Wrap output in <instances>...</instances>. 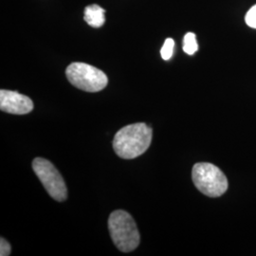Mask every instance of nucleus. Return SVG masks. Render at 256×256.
I'll list each match as a JSON object with an SVG mask.
<instances>
[{"label":"nucleus","instance_id":"1","mask_svg":"<svg viewBox=\"0 0 256 256\" xmlns=\"http://www.w3.org/2000/svg\"><path fill=\"white\" fill-rule=\"evenodd\" d=\"M152 134V129L144 122L126 126L120 129L114 137V151L122 158H135L149 148Z\"/></svg>","mask_w":256,"mask_h":256},{"label":"nucleus","instance_id":"2","mask_svg":"<svg viewBox=\"0 0 256 256\" xmlns=\"http://www.w3.org/2000/svg\"><path fill=\"white\" fill-rule=\"evenodd\" d=\"M108 229L112 241L120 252H130L138 246L140 238L137 225L126 212H113L108 220Z\"/></svg>","mask_w":256,"mask_h":256},{"label":"nucleus","instance_id":"3","mask_svg":"<svg viewBox=\"0 0 256 256\" xmlns=\"http://www.w3.org/2000/svg\"><path fill=\"white\" fill-rule=\"evenodd\" d=\"M192 182L207 196L218 198L228 190V180L224 173L216 165L200 162L194 165Z\"/></svg>","mask_w":256,"mask_h":256},{"label":"nucleus","instance_id":"4","mask_svg":"<svg viewBox=\"0 0 256 256\" xmlns=\"http://www.w3.org/2000/svg\"><path fill=\"white\" fill-rule=\"evenodd\" d=\"M66 75L72 86L84 92H101L108 82V76L101 70L86 63L75 62L70 64Z\"/></svg>","mask_w":256,"mask_h":256},{"label":"nucleus","instance_id":"5","mask_svg":"<svg viewBox=\"0 0 256 256\" xmlns=\"http://www.w3.org/2000/svg\"><path fill=\"white\" fill-rule=\"evenodd\" d=\"M32 169L54 200L57 202L66 200L68 190L66 183L54 165L45 158H36L32 162Z\"/></svg>","mask_w":256,"mask_h":256},{"label":"nucleus","instance_id":"6","mask_svg":"<svg viewBox=\"0 0 256 256\" xmlns=\"http://www.w3.org/2000/svg\"><path fill=\"white\" fill-rule=\"evenodd\" d=\"M0 110L14 115H24L34 110V102L28 97L18 92L1 90Z\"/></svg>","mask_w":256,"mask_h":256},{"label":"nucleus","instance_id":"7","mask_svg":"<svg viewBox=\"0 0 256 256\" xmlns=\"http://www.w3.org/2000/svg\"><path fill=\"white\" fill-rule=\"evenodd\" d=\"M106 10L97 4L86 6L84 12V21L92 28H101L106 22Z\"/></svg>","mask_w":256,"mask_h":256},{"label":"nucleus","instance_id":"8","mask_svg":"<svg viewBox=\"0 0 256 256\" xmlns=\"http://www.w3.org/2000/svg\"><path fill=\"white\" fill-rule=\"evenodd\" d=\"M198 50V45L196 42V36L192 32H188L185 34L183 39V50L187 54H194Z\"/></svg>","mask_w":256,"mask_h":256},{"label":"nucleus","instance_id":"9","mask_svg":"<svg viewBox=\"0 0 256 256\" xmlns=\"http://www.w3.org/2000/svg\"><path fill=\"white\" fill-rule=\"evenodd\" d=\"M174 42L172 38H167L165 40L164 44L160 50V55L162 57L164 60H169L172 55H173V52H174Z\"/></svg>","mask_w":256,"mask_h":256},{"label":"nucleus","instance_id":"10","mask_svg":"<svg viewBox=\"0 0 256 256\" xmlns=\"http://www.w3.org/2000/svg\"><path fill=\"white\" fill-rule=\"evenodd\" d=\"M245 21L248 27L256 28V5L252 6L248 12Z\"/></svg>","mask_w":256,"mask_h":256},{"label":"nucleus","instance_id":"11","mask_svg":"<svg viewBox=\"0 0 256 256\" xmlns=\"http://www.w3.org/2000/svg\"><path fill=\"white\" fill-rule=\"evenodd\" d=\"M10 252H12V248H10V245L9 242L6 239L1 238L0 239V256H10Z\"/></svg>","mask_w":256,"mask_h":256}]
</instances>
